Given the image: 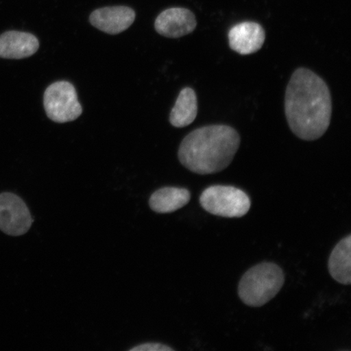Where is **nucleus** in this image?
<instances>
[{
    "label": "nucleus",
    "instance_id": "nucleus-1",
    "mask_svg": "<svg viewBox=\"0 0 351 351\" xmlns=\"http://www.w3.org/2000/svg\"><path fill=\"white\" fill-rule=\"evenodd\" d=\"M332 108L326 82L308 69H296L285 97V117L293 133L304 141L322 138L330 125Z\"/></svg>",
    "mask_w": 351,
    "mask_h": 351
},
{
    "label": "nucleus",
    "instance_id": "nucleus-2",
    "mask_svg": "<svg viewBox=\"0 0 351 351\" xmlns=\"http://www.w3.org/2000/svg\"><path fill=\"white\" fill-rule=\"evenodd\" d=\"M240 143L239 134L231 126L201 127L182 140L178 159L192 173H217L230 165L239 151Z\"/></svg>",
    "mask_w": 351,
    "mask_h": 351
},
{
    "label": "nucleus",
    "instance_id": "nucleus-3",
    "mask_svg": "<svg viewBox=\"0 0 351 351\" xmlns=\"http://www.w3.org/2000/svg\"><path fill=\"white\" fill-rule=\"evenodd\" d=\"M285 283L282 267L263 262L245 271L239 284V296L244 304L260 307L276 297Z\"/></svg>",
    "mask_w": 351,
    "mask_h": 351
},
{
    "label": "nucleus",
    "instance_id": "nucleus-4",
    "mask_svg": "<svg viewBox=\"0 0 351 351\" xmlns=\"http://www.w3.org/2000/svg\"><path fill=\"white\" fill-rule=\"evenodd\" d=\"M199 203L214 216L240 218L247 215L252 203L247 193L231 186H212L202 193Z\"/></svg>",
    "mask_w": 351,
    "mask_h": 351
},
{
    "label": "nucleus",
    "instance_id": "nucleus-5",
    "mask_svg": "<svg viewBox=\"0 0 351 351\" xmlns=\"http://www.w3.org/2000/svg\"><path fill=\"white\" fill-rule=\"evenodd\" d=\"M43 104L47 117L56 123L75 121L82 113L75 87L69 82H56L48 86Z\"/></svg>",
    "mask_w": 351,
    "mask_h": 351
},
{
    "label": "nucleus",
    "instance_id": "nucleus-6",
    "mask_svg": "<svg viewBox=\"0 0 351 351\" xmlns=\"http://www.w3.org/2000/svg\"><path fill=\"white\" fill-rule=\"evenodd\" d=\"M33 222L32 213L21 197L10 192L0 194V230L7 235L22 236Z\"/></svg>",
    "mask_w": 351,
    "mask_h": 351
},
{
    "label": "nucleus",
    "instance_id": "nucleus-7",
    "mask_svg": "<svg viewBox=\"0 0 351 351\" xmlns=\"http://www.w3.org/2000/svg\"><path fill=\"white\" fill-rule=\"evenodd\" d=\"M196 17L191 10L171 8L162 12L155 22V29L162 36L178 38L191 34L196 29Z\"/></svg>",
    "mask_w": 351,
    "mask_h": 351
},
{
    "label": "nucleus",
    "instance_id": "nucleus-8",
    "mask_svg": "<svg viewBox=\"0 0 351 351\" xmlns=\"http://www.w3.org/2000/svg\"><path fill=\"white\" fill-rule=\"evenodd\" d=\"M230 47L240 55L247 56L260 51L265 42V30L253 21L241 22L232 26L229 34Z\"/></svg>",
    "mask_w": 351,
    "mask_h": 351
},
{
    "label": "nucleus",
    "instance_id": "nucleus-9",
    "mask_svg": "<svg viewBox=\"0 0 351 351\" xmlns=\"http://www.w3.org/2000/svg\"><path fill=\"white\" fill-rule=\"evenodd\" d=\"M135 17V12L129 7H107L92 12L90 22L101 32L118 34L129 29L134 23Z\"/></svg>",
    "mask_w": 351,
    "mask_h": 351
},
{
    "label": "nucleus",
    "instance_id": "nucleus-10",
    "mask_svg": "<svg viewBox=\"0 0 351 351\" xmlns=\"http://www.w3.org/2000/svg\"><path fill=\"white\" fill-rule=\"evenodd\" d=\"M38 48V38L32 34L11 30L0 35V58H27L36 53Z\"/></svg>",
    "mask_w": 351,
    "mask_h": 351
},
{
    "label": "nucleus",
    "instance_id": "nucleus-11",
    "mask_svg": "<svg viewBox=\"0 0 351 351\" xmlns=\"http://www.w3.org/2000/svg\"><path fill=\"white\" fill-rule=\"evenodd\" d=\"M191 197V192L187 189L163 187L153 193L149 199V206L156 213H172L185 207Z\"/></svg>",
    "mask_w": 351,
    "mask_h": 351
},
{
    "label": "nucleus",
    "instance_id": "nucleus-12",
    "mask_svg": "<svg viewBox=\"0 0 351 351\" xmlns=\"http://www.w3.org/2000/svg\"><path fill=\"white\" fill-rule=\"evenodd\" d=\"M329 274L336 282L342 285L351 283V235L349 234L333 248L329 256Z\"/></svg>",
    "mask_w": 351,
    "mask_h": 351
},
{
    "label": "nucleus",
    "instance_id": "nucleus-13",
    "mask_svg": "<svg viewBox=\"0 0 351 351\" xmlns=\"http://www.w3.org/2000/svg\"><path fill=\"white\" fill-rule=\"evenodd\" d=\"M197 114V100L195 91L190 87L180 92L170 114V123L177 128H183L192 124Z\"/></svg>",
    "mask_w": 351,
    "mask_h": 351
},
{
    "label": "nucleus",
    "instance_id": "nucleus-14",
    "mask_svg": "<svg viewBox=\"0 0 351 351\" xmlns=\"http://www.w3.org/2000/svg\"><path fill=\"white\" fill-rule=\"evenodd\" d=\"M130 351H173V348L169 346L160 344V343H144L134 346V348L130 349Z\"/></svg>",
    "mask_w": 351,
    "mask_h": 351
}]
</instances>
